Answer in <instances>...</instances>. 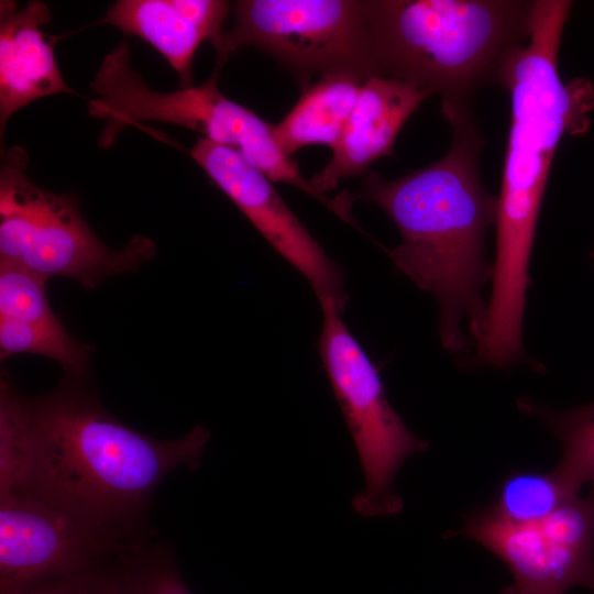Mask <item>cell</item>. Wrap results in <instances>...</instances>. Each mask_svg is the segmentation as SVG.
<instances>
[{
  "label": "cell",
  "mask_w": 594,
  "mask_h": 594,
  "mask_svg": "<svg viewBox=\"0 0 594 594\" xmlns=\"http://www.w3.org/2000/svg\"><path fill=\"white\" fill-rule=\"evenodd\" d=\"M578 495L580 492L569 487L553 471H515L503 480L490 508L507 522L532 524Z\"/></svg>",
  "instance_id": "e0dca14e"
},
{
  "label": "cell",
  "mask_w": 594,
  "mask_h": 594,
  "mask_svg": "<svg viewBox=\"0 0 594 594\" xmlns=\"http://www.w3.org/2000/svg\"><path fill=\"white\" fill-rule=\"evenodd\" d=\"M521 411L537 417L557 436L562 455L553 473L569 487L581 492L594 481V402L571 410H554L520 398Z\"/></svg>",
  "instance_id": "2e32d148"
},
{
  "label": "cell",
  "mask_w": 594,
  "mask_h": 594,
  "mask_svg": "<svg viewBox=\"0 0 594 594\" xmlns=\"http://www.w3.org/2000/svg\"><path fill=\"white\" fill-rule=\"evenodd\" d=\"M50 20V8L42 1H30L22 9L14 1L0 2L1 144L18 110L43 97L75 94L56 62V38L42 30Z\"/></svg>",
  "instance_id": "4fadbf2b"
},
{
  "label": "cell",
  "mask_w": 594,
  "mask_h": 594,
  "mask_svg": "<svg viewBox=\"0 0 594 594\" xmlns=\"http://www.w3.org/2000/svg\"><path fill=\"white\" fill-rule=\"evenodd\" d=\"M430 95L403 80L372 76L363 85L326 167L311 179L321 194L364 175L376 160L394 155L398 132Z\"/></svg>",
  "instance_id": "7c38bea8"
},
{
  "label": "cell",
  "mask_w": 594,
  "mask_h": 594,
  "mask_svg": "<svg viewBox=\"0 0 594 594\" xmlns=\"http://www.w3.org/2000/svg\"><path fill=\"white\" fill-rule=\"evenodd\" d=\"M266 241L310 284L319 302L343 311V271L293 213L272 180L239 151L200 138L189 152Z\"/></svg>",
  "instance_id": "8fae6325"
},
{
  "label": "cell",
  "mask_w": 594,
  "mask_h": 594,
  "mask_svg": "<svg viewBox=\"0 0 594 594\" xmlns=\"http://www.w3.org/2000/svg\"><path fill=\"white\" fill-rule=\"evenodd\" d=\"M572 2L535 0L530 40L506 68L510 122L496 218V257L488 323L521 328L528 267L550 167L564 133L590 127L594 87L588 79L563 82L558 54Z\"/></svg>",
  "instance_id": "3957f363"
},
{
  "label": "cell",
  "mask_w": 594,
  "mask_h": 594,
  "mask_svg": "<svg viewBox=\"0 0 594 594\" xmlns=\"http://www.w3.org/2000/svg\"><path fill=\"white\" fill-rule=\"evenodd\" d=\"M457 534L471 538L509 568L515 583L530 594H565L572 587L594 591V481L547 518L507 522L485 508L465 519Z\"/></svg>",
  "instance_id": "9c48e42d"
},
{
  "label": "cell",
  "mask_w": 594,
  "mask_h": 594,
  "mask_svg": "<svg viewBox=\"0 0 594 594\" xmlns=\"http://www.w3.org/2000/svg\"><path fill=\"white\" fill-rule=\"evenodd\" d=\"M369 78L356 70H334L304 87L294 108L272 128L283 153L290 157L314 144L333 148Z\"/></svg>",
  "instance_id": "5bb4252c"
},
{
  "label": "cell",
  "mask_w": 594,
  "mask_h": 594,
  "mask_svg": "<svg viewBox=\"0 0 594 594\" xmlns=\"http://www.w3.org/2000/svg\"><path fill=\"white\" fill-rule=\"evenodd\" d=\"M322 326L318 350L360 459L364 487L352 499L363 517L394 515L403 509L395 477L428 442L414 435L387 399L380 374L344 323L333 302H319Z\"/></svg>",
  "instance_id": "52a82bcc"
},
{
  "label": "cell",
  "mask_w": 594,
  "mask_h": 594,
  "mask_svg": "<svg viewBox=\"0 0 594 594\" xmlns=\"http://www.w3.org/2000/svg\"><path fill=\"white\" fill-rule=\"evenodd\" d=\"M155 538L122 552L120 594H193L180 574L172 546Z\"/></svg>",
  "instance_id": "d6986e66"
},
{
  "label": "cell",
  "mask_w": 594,
  "mask_h": 594,
  "mask_svg": "<svg viewBox=\"0 0 594 594\" xmlns=\"http://www.w3.org/2000/svg\"><path fill=\"white\" fill-rule=\"evenodd\" d=\"M534 1L366 0L376 76L472 103L503 87L506 68L527 45Z\"/></svg>",
  "instance_id": "277c9868"
},
{
  "label": "cell",
  "mask_w": 594,
  "mask_h": 594,
  "mask_svg": "<svg viewBox=\"0 0 594 594\" xmlns=\"http://www.w3.org/2000/svg\"><path fill=\"white\" fill-rule=\"evenodd\" d=\"M121 554L108 563L73 573L45 586L9 594H120Z\"/></svg>",
  "instance_id": "44dd1931"
},
{
  "label": "cell",
  "mask_w": 594,
  "mask_h": 594,
  "mask_svg": "<svg viewBox=\"0 0 594 594\" xmlns=\"http://www.w3.org/2000/svg\"><path fill=\"white\" fill-rule=\"evenodd\" d=\"M219 69L198 86L170 92L151 89L133 69L127 41L102 59L90 89L89 113L105 122L98 145L111 147L122 130L141 121L180 125L205 135V139L239 151L272 182H282L310 195L337 216L336 197L319 193L306 179L297 164L286 156L274 139L273 124L252 110L229 99L218 86Z\"/></svg>",
  "instance_id": "5b68a950"
},
{
  "label": "cell",
  "mask_w": 594,
  "mask_h": 594,
  "mask_svg": "<svg viewBox=\"0 0 594 594\" xmlns=\"http://www.w3.org/2000/svg\"><path fill=\"white\" fill-rule=\"evenodd\" d=\"M99 23L135 35L156 48L175 69L179 88L193 86V61L208 34L182 11L177 0H119Z\"/></svg>",
  "instance_id": "9a60e30c"
},
{
  "label": "cell",
  "mask_w": 594,
  "mask_h": 594,
  "mask_svg": "<svg viewBox=\"0 0 594 594\" xmlns=\"http://www.w3.org/2000/svg\"><path fill=\"white\" fill-rule=\"evenodd\" d=\"M129 546L40 497L0 493V594L108 563Z\"/></svg>",
  "instance_id": "30bf717a"
},
{
  "label": "cell",
  "mask_w": 594,
  "mask_h": 594,
  "mask_svg": "<svg viewBox=\"0 0 594 594\" xmlns=\"http://www.w3.org/2000/svg\"><path fill=\"white\" fill-rule=\"evenodd\" d=\"M234 25L212 44L216 69L251 45L306 87L312 76L351 69L376 76L366 0H238Z\"/></svg>",
  "instance_id": "ba28073f"
},
{
  "label": "cell",
  "mask_w": 594,
  "mask_h": 594,
  "mask_svg": "<svg viewBox=\"0 0 594 594\" xmlns=\"http://www.w3.org/2000/svg\"><path fill=\"white\" fill-rule=\"evenodd\" d=\"M592 257L594 258V251H593V253H592Z\"/></svg>",
  "instance_id": "603a6c76"
},
{
  "label": "cell",
  "mask_w": 594,
  "mask_h": 594,
  "mask_svg": "<svg viewBox=\"0 0 594 594\" xmlns=\"http://www.w3.org/2000/svg\"><path fill=\"white\" fill-rule=\"evenodd\" d=\"M94 348L76 341L64 326L30 324L0 317V360L32 353L58 362L65 375L89 377Z\"/></svg>",
  "instance_id": "ac0fdd59"
},
{
  "label": "cell",
  "mask_w": 594,
  "mask_h": 594,
  "mask_svg": "<svg viewBox=\"0 0 594 594\" xmlns=\"http://www.w3.org/2000/svg\"><path fill=\"white\" fill-rule=\"evenodd\" d=\"M28 163L21 146L2 154L0 263L46 279L72 278L94 289L110 276L136 271L154 256L155 243L141 234L120 250L109 248L80 213L78 199L34 184L26 174Z\"/></svg>",
  "instance_id": "8992f818"
},
{
  "label": "cell",
  "mask_w": 594,
  "mask_h": 594,
  "mask_svg": "<svg viewBox=\"0 0 594 594\" xmlns=\"http://www.w3.org/2000/svg\"><path fill=\"white\" fill-rule=\"evenodd\" d=\"M47 280L26 268L0 263V317L30 324L64 326L50 305Z\"/></svg>",
  "instance_id": "ffe728a7"
},
{
  "label": "cell",
  "mask_w": 594,
  "mask_h": 594,
  "mask_svg": "<svg viewBox=\"0 0 594 594\" xmlns=\"http://www.w3.org/2000/svg\"><path fill=\"white\" fill-rule=\"evenodd\" d=\"M452 140L438 161L396 179L367 172L358 191L339 195L351 208L366 200L391 218L402 243L386 249L395 267L439 304V334L446 350H463L465 320L477 342L487 305L481 289L493 275L485 237L496 224L498 198L485 190L479 172L483 139L472 103H441Z\"/></svg>",
  "instance_id": "7a4b0ae2"
},
{
  "label": "cell",
  "mask_w": 594,
  "mask_h": 594,
  "mask_svg": "<svg viewBox=\"0 0 594 594\" xmlns=\"http://www.w3.org/2000/svg\"><path fill=\"white\" fill-rule=\"evenodd\" d=\"M502 594H530V593L522 592L513 584L509 587L504 588L502 591Z\"/></svg>",
  "instance_id": "7402d4cb"
},
{
  "label": "cell",
  "mask_w": 594,
  "mask_h": 594,
  "mask_svg": "<svg viewBox=\"0 0 594 594\" xmlns=\"http://www.w3.org/2000/svg\"><path fill=\"white\" fill-rule=\"evenodd\" d=\"M0 436L13 461L10 492L132 544L156 537L148 519L160 485L178 468H199L210 432L196 425L182 438H152L113 417L89 377L64 374L54 391L30 397L1 371Z\"/></svg>",
  "instance_id": "6da1fadb"
}]
</instances>
